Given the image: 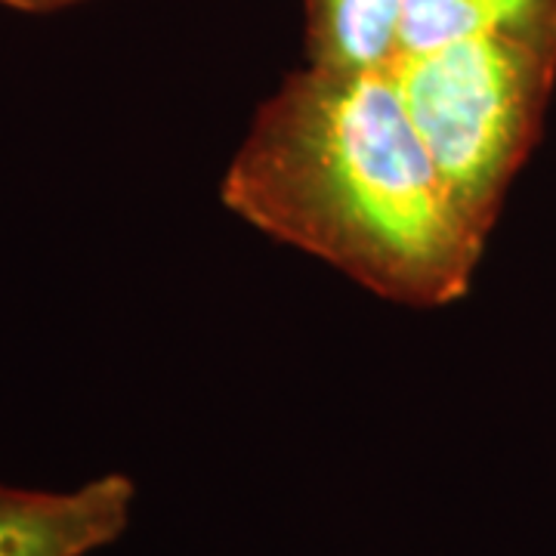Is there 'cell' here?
Segmentation results:
<instances>
[{"instance_id": "5", "label": "cell", "mask_w": 556, "mask_h": 556, "mask_svg": "<svg viewBox=\"0 0 556 556\" xmlns=\"http://www.w3.org/2000/svg\"><path fill=\"white\" fill-rule=\"evenodd\" d=\"M408 0H306V62L387 68L399 53Z\"/></svg>"}, {"instance_id": "6", "label": "cell", "mask_w": 556, "mask_h": 556, "mask_svg": "<svg viewBox=\"0 0 556 556\" xmlns=\"http://www.w3.org/2000/svg\"><path fill=\"white\" fill-rule=\"evenodd\" d=\"M78 3H87V0H0V7L16 10V13H60Z\"/></svg>"}, {"instance_id": "1", "label": "cell", "mask_w": 556, "mask_h": 556, "mask_svg": "<svg viewBox=\"0 0 556 556\" xmlns=\"http://www.w3.org/2000/svg\"><path fill=\"white\" fill-rule=\"evenodd\" d=\"M219 195L269 239L402 306L470 291L485 236L467 219L387 68L306 62L257 109Z\"/></svg>"}, {"instance_id": "4", "label": "cell", "mask_w": 556, "mask_h": 556, "mask_svg": "<svg viewBox=\"0 0 556 556\" xmlns=\"http://www.w3.org/2000/svg\"><path fill=\"white\" fill-rule=\"evenodd\" d=\"M479 35L556 43V0H408L396 56Z\"/></svg>"}, {"instance_id": "3", "label": "cell", "mask_w": 556, "mask_h": 556, "mask_svg": "<svg viewBox=\"0 0 556 556\" xmlns=\"http://www.w3.org/2000/svg\"><path fill=\"white\" fill-rule=\"evenodd\" d=\"M137 482L105 473L72 492L0 482V556H87L115 544L134 517Z\"/></svg>"}, {"instance_id": "2", "label": "cell", "mask_w": 556, "mask_h": 556, "mask_svg": "<svg viewBox=\"0 0 556 556\" xmlns=\"http://www.w3.org/2000/svg\"><path fill=\"white\" fill-rule=\"evenodd\" d=\"M390 72L460 211L489 239L541 137L556 84V43L479 35L396 56Z\"/></svg>"}]
</instances>
